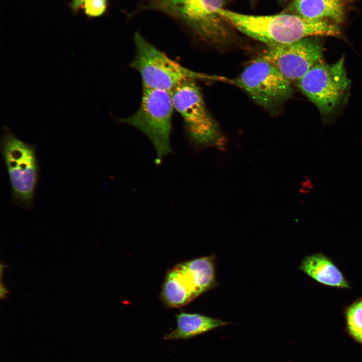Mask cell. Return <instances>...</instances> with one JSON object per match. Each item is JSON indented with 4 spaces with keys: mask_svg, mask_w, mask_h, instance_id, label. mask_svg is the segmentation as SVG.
I'll list each match as a JSON object with an SVG mask.
<instances>
[{
    "mask_svg": "<svg viewBox=\"0 0 362 362\" xmlns=\"http://www.w3.org/2000/svg\"><path fill=\"white\" fill-rule=\"evenodd\" d=\"M170 93L174 109L184 120L190 143L199 148L218 141L220 136L217 124L206 107L196 80L184 81Z\"/></svg>",
    "mask_w": 362,
    "mask_h": 362,
    "instance_id": "7",
    "label": "cell"
},
{
    "mask_svg": "<svg viewBox=\"0 0 362 362\" xmlns=\"http://www.w3.org/2000/svg\"><path fill=\"white\" fill-rule=\"evenodd\" d=\"M1 152L9 175L12 203L26 209H33L40 170L36 145L23 142L5 126Z\"/></svg>",
    "mask_w": 362,
    "mask_h": 362,
    "instance_id": "2",
    "label": "cell"
},
{
    "mask_svg": "<svg viewBox=\"0 0 362 362\" xmlns=\"http://www.w3.org/2000/svg\"><path fill=\"white\" fill-rule=\"evenodd\" d=\"M85 13L92 17L101 15L105 11L107 0H84L83 2Z\"/></svg>",
    "mask_w": 362,
    "mask_h": 362,
    "instance_id": "15",
    "label": "cell"
},
{
    "mask_svg": "<svg viewBox=\"0 0 362 362\" xmlns=\"http://www.w3.org/2000/svg\"><path fill=\"white\" fill-rule=\"evenodd\" d=\"M173 109L170 92L143 88L137 111L129 117L118 119L120 122L132 126L148 138L155 151L156 165L173 152L170 135Z\"/></svg>",
    "mask_w": 362,
    "mask_h": 362,
    "instance_id": "3",
    "label": "cell"
},
{
    "mask_svg": "<svg viewBox=\"0 0 362 362\" xmlns=\"http://www.w3.org/2000/svg\"><path fill=\"white\" fill-rule=\"evenodd\" d=\"M175 317L176 327L164 336L165 340L188 339L229 324L199 313L182 312Z\"/></svg>",
    "mask_w": 362,
    "mask_h": 362,
    "instance_id": "12",
    "label": "cell"
},
{
    "mask_svg": "<svg viewBox=\"0 0 362 362\" xmlns=\"http://www.w3.org/2000/svg\"><path fill=\"white\" fill-rule=\"evenodd\" d=\"M323 52L321 42L308 37L292 43L268 46L259 58L275 66L292 83L298 82L322 60Z\"/></svg>",
    "mask_w": 362,
    "mask_h": 362,
    "instance_id": "9",
    "label": "cell"
},
{
    "mask_svg": "<svg viewBox=\"0 0 362 362\" xmlns=\"http://www.w3.org/2000/svg\"><path fill=\"white\" fill-rule=\"evenodd\" d=\"M167 273L192 301L217 286L211 267L198 258L178 263Z\"/></svg>",
    "mask_w": 362,
    "mask_h": 362,
    "instance_id": "10",
    "label": "cell"
},
{
    "mask_svg": "<svg viewBox=\"0 0 362 362\" xmlns=\"http://www.w3.org/2000/svg\"><path fill=\"white\" fill-rule=\"evenodd\" d=\"M84 0H74L73 6L75 8H77L80 5L82 4Z\"/></svg>",
    "mask_w": 362,
    "mask_h": 362,
    "instance_id": "17",
    "label": "cell"
},
{
    "mask_svg": "<svg viewBox=\"0 0 362 362\" xmlns=\"http://www.w3.org/2000/svg\"><path fill=\"white\" fill-rule=\"evenodd\" d=\"M299 268L317 282L327 286L350 289L343 273L333 261L321 252L305 257Z\"/></svg>",
    "mask_w": 362,
    "mask_h": 362,
    "instance_id": "11",
    "label": "cell"
},
{
    "mask_svg": "<svg viewBox=\"0 0 362 362\" xmlns=\"http://www.w3.org/2000/svg\"><path fill=\"white\" fill-rule=\"evenodd\" d=\"M258 104L274 109L293 94L291 83L270 63L258 58L234 80Z\"/></svg>",
    "mask_w": 362,
    "mask_h": 362,
    "instance_id": "8",
    "label": "cell"
},
{
    "mask_svg": "<svg viewBox=\"0 0 362 362\" xmlns=\"http://www.w3.org/2000/svg\"><path fill=\"white\" fill-rule=\"evenodd\" d=\"M134 41L136 52L130 66L140 74L144 88L170 92L184 81L212 78L174 61L138 33L135 34Z\"/></svg>",
    "mask_w": 362,
    "mask_h": 362,
    "instance_id": "5",
    "label": "cell"
},
{
    "mask_svg": "<svg viewBox=\"0 0 362 362\" xmlns=\"http://www.w3.org/2000/svg\"><path fill=\"white\" fill-rule=\"evenodd\" d=\"M8 293V290L6 288L5 286L2 285V284H1V298H5L6 297Z\"/></svg>",
    "mask_w": 362,
    "mask_h": 362,
    "instance_id": "16",
    "label": "cell"
},
{
    "mask_svg": "<svg viewBox=\"0 0 362 362\" xmlns=\"http://www.w3.org/2000/svg\"><path fill=\"white\" fill-rule=\"evenodd\" d=\"M344 317L347 333L362 345V297L345 308Z\"/></svg>",
    "mask_w": 362,
    "mask_h": 362,
    "instance_id": "14",
    "label": "cell"
},
{
    "mask_svg": "<svg viewBox=\"0 0 362 362\" xmlns=\"http://www.w3.org/2000/svg\"><path fill=\"white\" fill-rule=\"evenodd\" d=\"M301 92L325 119L337 112L348 97L350 80L341 57L332 64L321 60L297 82Z\"/></svg>",
    "mask_w": 362,
    "mask_h": 362,
    "instance_id": "6",
    "label": "cell"
},
{
    "mask_svg": "<svg viewBox=\"0 0 362 362\" xmlns=\"http://www.w3.org/2000/svg\"><path fill=\"white\" fill-rule=\"evenodd\" d=\"M223 0H146L145 8L161 12L184 24L200 38L220 43L227 37L218 11Z\"/></svg>",
    "mask_w": 362,
    "mask_h": 362,
    "instance_id": "4",
    "label": "cell"
},
{
    "mask_svg": "<svg viewBox=\"0 0 362 362\" xmlns=\"http://www.w3.org/2000/svg\"><path fill=\"white\" fill-rule=\"evenodd\" d=\"M218 14L226 23L267 46L292 43L312 36L339 37L341 34L335 25L297 14L255 16L223 8Z\"/></svg>",
    "mask_w": 362,
    "mask_h": 362,
    "instance_id": "1",
    "label": "cell"
},
{
    "mask_svg": "<svg viewBox=\"0 0 362 362\" xmlns=\"http://www.w3.org/2000/svg\"><path fill=\"white\" fill-rule=\"evenodd\" d=\"M293 7L297 15L310 19L326 18L340 23L344 17V0H294Z\"/></svg>",
    "mask_w": 362,
    "mask_h": 362,
    "instance_id": "13",
    "label": "cell"
}]
</instances>
